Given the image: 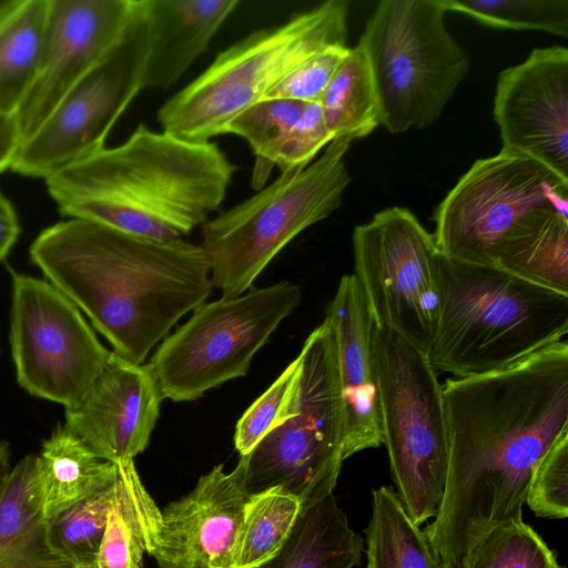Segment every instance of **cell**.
Returning <instances> with one entry per match:
<instances>
[{
	"label": "cell",
	"instance_id": "18",
	"mask_svg": "<svg viewBox=\"0 0 568 568\" xmlns=\"http://www.w3.org/2000/svg\"><path fill=\"white\" fill-rule=\"evenodd\" d=\"M163 398L148 364L114 352L84 395L64 407V427L98 457L132 462L145 450Z\"/></svg>",
	"mask_w": 568,
	"mask_h": 568
},
{
	"label": "cell",
	"instance_id": "25",
	"mask_svg": "<svg viewBox=\"0 0 568 568\" xmlns=\"http://www.w3.org/2000/svg\"><path fill=\"white\" fill-rule=\"evenodd\" d=\"M118 465L116 495L97 556L98 568H142L161 521V510L142 484L134 463Z\"/></svg>",
	"mask_w": 568,
	"mask_h": 568
},
{
	"label": "cell",
	"instance_id": "22",
	"mask_svg": "<svg viewBox=\"0 0 568 568\" xmlns=\"http://www.w3.org/2000/svg\"><path fill=\"white\" fill-rule=\"evenodd\" d=\"M494 266L568 295V212L542 207L525 215L498 243Z\"/></svg>",
	"mask_w": 568,
	"mask_h": 568
},
{
	"label": "cell",
	"instance_id": "24",
	"mask_svg": "<svg viewBox=\"0 0 568 568\" xmlns=\"http://www.w3.org/2000/svg\"><path fill=\"white\" fill-rule=\"evenodd\" d=\"M34 455L12 467L0 499V568H73L52 550L33 483Z\"/></svg>",
	"mask_w": 568,
	"mask_h": 568
},
{
	"label": "cell",
	"instance_id": "23",
	"mask_svg": "<svg viewBox=\"0 0 568 568\" xmlns=\"http://www.w3.org/2000/svg\"><path fill=\"white\" fill-rule=\"evenodd\" d=\"M364 541L333 494L305 506L283 547L255 568H354Z\"/></svg>",
	"mask_w": 568,
	"mask_h": 568
},
{
	"label": "cell",
	"instance_id": "4",
	"mask_svg": "<svg viewBox=\"0 0 568 568\" xmlns=\"http://www.w3.org/2000/svg\"><path fill=\"white\" fill-rule=\"evenodd\" d=\"M442 273V310L427 353L436 372L483 375L565 339L568 295L444 255Z\"/></svg>",
	"mask_w": 568,
	"mask_h": 568
},
{
	"label": "cell",
	"instance_id": "35",
	"mask_svg": "<svg viewBox=\"0 0 568 568\" xmlns=\"http://www.w3.org/2000/svg\"><path fill=\"white\" fill-rule=\"evenodd\" d=\"M526 503L538 517L562 519L568 515V433L536 466Z\"/></svg>",
	"mask_w": 568,
	"mask_h": 568
},
{
	"label": "cell",
	"instance_id": "29",
	"mask_svg": "<svg viewBox=\"0 0 568 568\" xmlns=\"http://www.w3.org/2000/svg\"><path fill=\"white\" fill-rule=\"evenodd\" d=\"M302 509L301 501L278 488L251 495L237 537L234 568H255L285 544Z\"/></svg>",
	"mask_w": 568,
	"mask_h": 568
},
{
	"label": "cell",
	"instance_id": "36",
	"mask_svg": "<svg viewBox=\"0 0 568 568\" xmlns=\"http://www.w3.org/2000/svg\"><path fill=\"white\" fill-rule=\"evenodd\" d=\"M349 51L348 45L331 47L298 64L263 99L320 102L326 87Z\"/></svg>",
	"mask_w": 568,
	"mask_h": 568
},
{
	"label": "cell",
	"instance_id": "40",
	"mask_svg": "<svg viewBox=\"0 0 568 568\" xmlns=\"http://www.w3.org/2000/svg\"><path fill=\"white\" fill-rule=\"evenodd\" d=\"M11 450L7 440H0V499L11 474Z\"/></svg>",
	"mask_w": 568,
	"mask_h": 568
},
{
	"label": "cell",
	"instance_id": "12",
	"mask_svg": "<svg viewBox=\"0 0 568 568\" xmlns=\"http://www.w3.org/2000/svg\"><path fill=\"white\" fill-rule=\"evenodd\" d=\"M542 207L568 212V181L530 158L500 151L460 176L435 210L433 235L446 258L494 266L503 236Z\"/></svg>",
	"mask_w": 568,
	"mask_h": 568
},
{
	"label": "cell",
	"instance_id": "30",
	"mask_svg": "<svg viewBox=\"0 0 568 568\" xmlns=\"http://www.w3.org/2000/svg\"><path fill=\"white\" fill-rule=\"evenodd\" d=\"M305 104L295 100L263 99L243 110L229 123L225 134L241 136L254 153L252 185L256 191L265 186Z\"/></svg>",
	"mask_w": 568,
	"mask_h": 568
},
{
	"label": "cell",
	"instance_id": "8",
	"mask_svg": "<svg viewBox=\"0 0 568 568\" xmlns=\"http://www.w3.org/2000/svg\"><path fill=\"white\" fill-rule=\"evenodd\" d=\"M444 0H382L358 44L372 71L381 125L393 134L430 126L470 69L445 24Z\"/></svg>",
	"mask_w": 568,
	"mask_h": 568
},
{
	"label": "cell",
	"instance_id": "15",
	"mask_svg": "<svg viewBox=\"0 0 568 568\" xmlns=\"http://www.w3.org/2000/svg\"><path fill=\"white\" fill-rule=\"evenodd\" d=\"M134 6L135 0H49L37 73L17 112L22 143L116 43Z\"/></svg>",
	"mask_w": 568,
	"mask_h": 568
},
{
	"label": "cell",
	"instance_id": "39",
	"mask_svg": "<svg viewBox=\"0 0 568 568\" xmlns=\"http://www.w3.org/2000/svg\"><path fill=\"white\" fill-rule=\"evenodd\" d=\"M21 227L11 202L0 192V262L16 244Z\"/></svg>",
	"mask_w": 568,
	"mask_h": 568
},
{
	"label": "cell",
	"instance_id": "38",
	"mask_svg": "<svg viewBox=\"0 0 568 568\" xmlns=\"http://www.w3.org/2000/svg\"><path fill=\"white\" fill-rule=\"evenodd\" d=\"M22 145L17 114H0V173L11 169Z\"/></svg>",
	"mask_w": 568,
	"mask_h": 568
},
{
	"label": "cell",
	"instance_id": "37",
	"mask_svg": "<svg viewBox=\"0 0 568 568\" xmlns=\"http://www.w3.org/2000/svg\"><path fill=\"white\" fill-rule=\"evenodd\" d=\"M331 141L333 138L325 124L320 102L306 103L277 156L275 166H278L281 173L302 170Z\"/></svg>",
	"mask_w": 568,
	"mask_h": 568
},
{
	"label": "cell",
	"instance_id": "9",
	"mask_svg": "<svg viewBox=\"0 0 568 568\" xmlns=\"http://www.w3.org/2000/svg\"><path fill=\"white\" fill-rule=\"evenodd\" d=\"M372 357L383 444L397 495L417 526L435 517L447 474L443 386L427 356L395 332L374 325Z\"/></svg>",
	"mask_w": 568,
	"mask_h": 568
},
{
	"label": "cell",
	"instance_id": "19",
	"mask_svg": "<svg viewBox=\"0 0 568 568\" xmlns=\"http://www.w3.org/2000/svg\"><path fill=\"white\" fill-rule=\"evenodd\" d=\"M337 341L346 458L383 444L379 393L372 357L374 321L354 274L344 275L327 306Z\"/></svg>",
	"mask_w": 568,
	"mask_h": 568
},
{
	"label": "cell",
	"instance_id": "42",
	"mask_svg": "<svg viewBox=\"0 0 568 568\" xmlns=\"http://www.w3.org/2000/svg\"><path fill=\"white\" fill-rule=\"evenodd\" d=\"M73 568H98L97 564L75 565Z\"/></svg>",
	"mask_w": 568,
	"mask_h": 568
},
{
	"label": "cell",
	"instance_id": "33",
	"mask_svg": "<svg viewBox=\"0 0 568 568\" xmlns=\"http://www.w3.org/2000/svg\"><path fill=\"white\" fill-rule=\"evenodd\" d=\"M464 568H564L530 526L508 521L491 529L470 550Z\"/></svg>",
	"mask_w": 568,
	"mask_h": 568
},
{
	"label": "cell",
	"instance_id": "26",
	"mask_svg": "<svg viewBox=\"0 0 568 568\" xmlns=\"http://www.w3.org/2000/svg\"><path fill=\"white\" fill-rule=\"evenodd\" d=\"M49 0H20L0 21V114H17L34 80Z\"/></svg>",
	"mask_w": 568,
	"mask_h": 568
},
{
	"label": "cell",
	"instance_id": "3",
	"mask_svg": "<svg viewBox=\"0 0 568 568\" xmlns=\"http://www.w3.org/2000/svg\"><path fill=\"white\" fill-rule=\"evenodd\" d=\"M235 170L216 143L140 124L123 143L60 169L45 185L63 216L170 242L220 207Z\"/></svg>",
	"mask_w": 568,
	"mask_h": 568
},
{
	"label": "cell",
	"instance_id": "13",
	"mask_svg": "<svg viewBox=\"0 0 568 568\" xmlns=\"http://www.w3.org/2000/svg\"><path fill=\"white\" fill-rule=\"evenodd\" d=\"M145 57V21L141 0H135L120 39L22 143L11 170L45 180L104 148L112 126L142 90Z\"/></svg>",
	"mask_w": 568,
	"mask_h": 568
},
{
	"label": "cell",
	"instance_id": "14",
	"mask_svg": "<svg viewBox=\"0 0 568 568\" xmlns=\"http://www.w3.org/2000/svg\"><path fill=\"white\" fill-rule=\"evenodd\" d=\"M10 345L19 386L64 407L80 399L112 352L49 281L10 268Z\"/></svg>",
	"mask_w": 568,
	"mask_h": 568
},
{
	"label": "cell",
	"instance_id": "41",
	"mask_svg": "<svg viewBox=\"0 0 568 568\" xmlns=\"http://www.w3.org/2000/svg\"><path fill=\"white\" fill-rule=\"evenodd\" d=\"M20 0H0V21L19 3Z\"/></svg>",
	"mask_w": 568,
	"mask_h": 568
},
{
	"label": "cell",
	"instance_id": "6",
	"mask_svg": "<svg viewBox=\"0 0 568 568\" xmlns=\"http://www.w3.org/2000/svg\"><path fill=\"white\" fill-rule=\"evenodd\" d=\"M352 142L334 139L306 168L281 173L270 185L201 226L200 245L210 263L212 285L223 297L251 290L286 244L341 206L352 179L344 162Z\"/></svg>",
	"mask_w": 568,
	"mask_h": 568
},
{
	"label": "cell",
	"instance_id": "2",
	"mask_svg": "<svg viewBox=\"0 0 568 568\" xmlns=\"http://www.w3.org/2000/svg\"><path fill=\"white\" fill-rule=\"evenodd\" d=\"M29 255L113 352L135 364L213 287L201 245L183 239L155 241L85 220L44 229Z\"/></svg>",
	"mask_w": 568,
	"mask_h": 568
},
{
	"label": "cell",
	"instance_id": "27",
	"mask_svg": "<svg viewBox=\"0 0 568 568\" xmlns=\"http://www.w3.org/2000/svg\"><path fill=\"white\" fill-rule=\"evenodd\" d=\"M366 535V568H443L420 526L407 515L397 493L373 490Z\"/></svg>",
	"mask_w": 568,
	"mask_h": 568
},
{
	"label": "cell",
	"instance_id": "32",
	"mask_svg": "<svg viewBox=\"0 0 568 568\" xmlns=\"http://www.w3.org/2000/svg\"><path fill=\"white\" fill-rule=\"evenodd\" d=\"M460 12L496 29L542 31L568 38V0H444Z\"/></svg>",
	"mask_w": 568,
	"mask_h": 568
},
{
	"label": "cell",
	"instance_id": "1",
	"mask_svg": "<svg viewBox=\"0 0 568 568\" xmlns=\"http://www.w3.org/2000/svg\"><path fill=\"white\" fill-rule=\"evenodd\" d=\"M442 386L447 474L424 532L443 568H464L491 529L523 520L536 466L568 433V343Z\"/></svg>",
	"mask_w": 568,
	"mask_h": 568
},
{
	"label": "cell",
	"instance_id": "5",
	"mask_svg": "<svg viewBox=\"0 0 568 568\" xmlns=\"http://www.w3.org/2000/svg\"><path fill=\"white\" fill-rule=\"evenodd\" d=\"M348 1L329 0L256 30L220 52L158 111L161 130L190 142H210L308 58L347 45Z\"/></svg>",
	"mask_w": 568,
	"mask_h": 568
},
{
	"label": "cell",
	"instance_id": "10",
	"mask_svg": "<svg viewBox=\"0 0 568 568\" xmlns=\"http://www.w3.org/2000/svg\"><path fill=\"white\" fill-rule=\"evenodd\" d=\"M301 298L298 285L282 281L197 306L148 363L161 397L195 400L211 388L245 376L255 353Z\"/></svg>",
	"mask_w": 568,
	"mask_h": 568
},
{
	"label": "cell",
	"instance_id": "31",
	"mask_svg": "<svg viewBox=\"0 0 568 568\" xmlns=\"http://www.w3.org/2000/svg\"><path fill=\"white\" fill-rule=\"evenodd\" d=\"M116 485L118 468L103 487L45 521L47 538L54 552L74 565L97 564Z\"/></svg>",
	"mask_w": 568,
	"mask_h": 568
},
{
	"label": "cell",
	"instance_id": "16",
	"mask_svg": "<svg viewBox=\"0 0 568 568\" xmlns=\"http://www.w3.org/2000/svg\"><path fill=\"white\" fill-rule=\"evenodd\" d=\"M493 114L501 151L530 158L568 181L567 48H536L503 70Z\"/></svg>",
	"mask_w": 568,
	"mask_h": 568
},
{
	"label": "cell",
	"instance_id": "28",
	"mask_svg": "<svg viewBox=\"0 0 568 568\" xmlns=\"http://www.w3.org/2000/svg\"><path fill=\"white\" fill-rule=\"evenodd\" d=\"M325 124L334 139H361L381 125L372 71L362 47L349 51L320 100Z\"/></svg>",
	"mask_w": 568,
	"mask_h": 568
},
{
	"label": "cell",
	"instance_id": "11",
	"mask_svg": "<svg viewBox=\"0 0 568 568\" xmlns=\"http://www.w3.org/2000/svg\"><path fill=\"white\" fill-rule=\"evenodd\" d=\"M352 244L354 275L374 325L427 356L443 303V255L434 235L409 210L393 206L356 225Z\"/></svg>",
	"mask_w": 568,
	"mask_h": 568
},
{
	"label": "cell",
	"instance_id": "17",
	"mask_svg": "<svg viewBox=\"0 0 568 568\" xmlns=\"http://www.w3.org/2000/svg\"><path fill=\"white\" fill-rule=\"evenodd\" d=\"M236 466H214L191 493L161 510L150 551L159 568H234L237 537L250 498Z\"/></svg>",
	"mask_w": 568,
	"mask_h": 568
},
{
	"label": "cell",
	"instance_id": "34",
	"mask_svg": "<svg viewBox=\"0 0 568 568\" xmlns=\"http://www.w3.org/2000/svg\"><path fill=\"white\" fill-rule=\"evenodd\" d=\"M298 372L300 361L296 357L242 415L234 434V446L241 456L294 414Z\"/></svg>",
	"mask_w": 568,
	"mask_h": 568
},
{
	"label": "cell",
	"instance_id": "21",
	"mask_svg": "<svg viewBox=\"0 0 568 568\" xmlns=\"http://www.w3.org/2000/svg\"><path fill=\"white\" fill-rule=\"evenodd\" d=\"M116 468L63 425H57L34 455L33 483L43 519L55 517L95 493L114 478Z\"/></svg>",
	"mask_w": 568,
	"mask_h": 568
},
{
	"label": "cell",
	"instance_id": "20",
	"mask_svg": "<svg viewBox=\"0 0 568 568\" xmlns=\"http://www.w3.org/2000/svg\"><path fill=\"white\" fill-rule=\"evenodd\" d=\"M146 57L144 89H168L209 48L239 0H141Z\"/></svg>",
	"mask_w": 568,
	"mask_h": 568
},
{
	"label": "cell",
	"instance_id": "7",
	"mask_svg": "<svg viewBox=\"0 0 568 568\" xmlns=\"http://www.w3.org/2000/svg\"><path fill=\"white\" fill-rule=\"evenodd\" d=\"M297 357L294 414L236 466L250 495L278 488L305 506L333 494L347 459L337 341L328 320L308 335Z\"/></svg>",
	"mask_w": 568,
	"mask_h": 568
}]
</instances>
